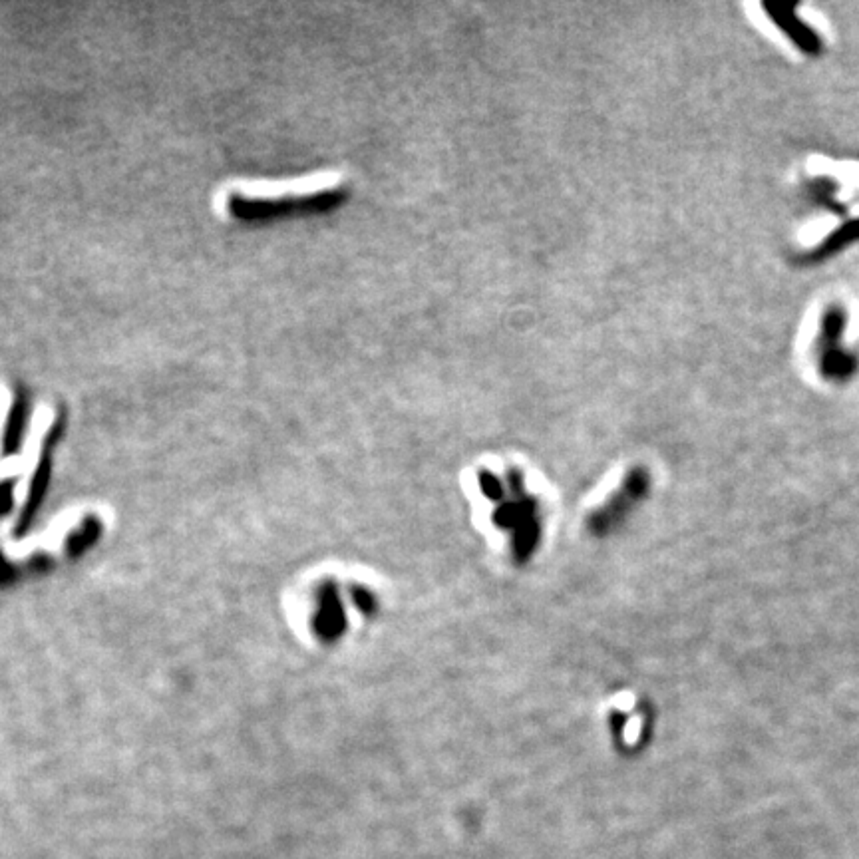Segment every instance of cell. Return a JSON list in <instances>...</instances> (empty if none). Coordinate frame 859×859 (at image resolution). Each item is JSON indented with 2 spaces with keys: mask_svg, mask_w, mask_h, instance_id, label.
Here are the masks:
<instances>
[{
  "mask_svg": "<svg viewBox=\"0 0 859 859\" xmlns=\"http://www.w3.org/2000/svg\"><path fill=\"white\" fill-rule=\"evenodd\" d=\"M339 183H307L285 179H237L225 191L251 203H333L343 197Z\"/></svg>",
  "mask_w": 859,
  "mask_h": 859,
  "instance_id": "obj_1",
  "label": "cell"
},
{
  "mask_svg": "<svg viewBox=\"0 0 859 859\" xmlns=\"http://www.w3.org/2000/svg\"><path fill=\"white\" fill-rule=\"evenodd\" d=\"M762 8L768 12L770 20L784 30V34L800 46V50H804L806 54H820L822 50V40L820 36L806 26L798 14H796V6L792 2H764Z\"/></svg>",
  "mask_w": 859,
  "mask_h": 859,
  "instance_id": "obj_2",
  "label": "cell"
},
{
  "mask_svg": "<svg viewBox=\"0 0 859 859\" xmlns=\"http://www.w3.org/2000/svg\"><path fill=\"white\" fill-rule=\"evenodd\" d=\"M859 237V219H854L850 223H846L844 227H840L836 233H832L828 237V241L822 245V249L818 251V255H828V253H836L840 249H844L846 245H850L854 239Z\"/></svg>",
  "mask_w": 859,
  "mask_h": 859,
  "instance_id": "obj_4",
  "label": "cell"
},
{
  "mask_svg": "<svg viewBox=\"0 0 859 859\" xmlns=\"http://www.w3.org/2000/svg\"><path fill=\"white\" fill-rule=\"evenodd\" d=\"M846 329V311L840 305H834L826 311L824 321H822V352L826 356L824 362H828L832 358V354L836 352V346L840 343L842 335Z\"/></svg>",
  "mask_w": 859,
  "mask_h": 859,
  "instance_id": "obj_3",
  "label": "cell"
}]
</instances>
